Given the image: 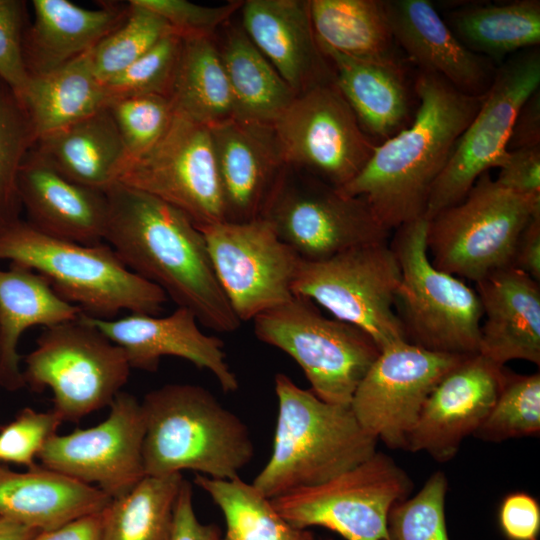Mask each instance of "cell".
<instances>
[{"label":"cell","mask_w":540,"mask_h":540,"mask_svg":"<svg viewBox=\"0 0 540 540\" xmlns=\"http://www.w3.org/2000/svg\"><path fill=\"white\" fill-rule=\"evenodd\" d=\"M105 193L104 242L122 263L207 328L236 331L241 321L217 280L200 229L170 204L122 183H114Z\"/></svg>","instance_id":"6da1fadb"},{"label":"cell","mask_w":540,"mask_h":540,"mask_svg":"<svg viewBox=\"0 0 540 540\" xmlns=\"http://www.w3.org/2000/svg\"><path fill=\"white\" fill-rule=\"evenodd\" d=\"M411 124L376 144L362 170L337 189L364 198L388 230L424 217L432 188L484 95L465 94L444 78L417 71Z\"/></svg>","instance_id":"7a4b0ae2"},{"label":"cell","mask_w":540,"mask_h":540,"mask_svg":"<svg viewBox=\"0 0 540 540\" xmlns=\"http://www.w3.org/2000/svg\"><path fill=\"white\" fill-rule=\"evenodd\" d=\"M141 408L146 476L191 470L231 480L254 456L247 425L202 386L166 384L148 392Z\"/></svg>","instance_id":"3957f363"},{"label":"cell","mask_w":540,"mask_h":540,"mask_svg":"<svg viewBox=\"0 0 540 540\" xmlns=\"http://www.w3.org/2000/svg\"><path fill=\"white\" fill-rule=\"evenodd\" d=\"M273 450L252 485L266 498L324 483L371 457L378 440L350 405L326 402L283 373L275 375Z\"/></svg>","instance_id":"277c9868"},{"label":"cell","mask_w":540,"mask_h":540,"mask_svg":"<svg viewBox=\"0 0 540 540\" xmlns=\"http://www.w3.org/2000/svg\"><path fill=\"white\" fill-rule=\"evenodd\" d=\"M43 276L87 316L113 319L121 310L159 315L166 294L129 270L106 243L84 245L45 235L20 219L0 231V261Z\"/></svg>","instance_id":"5b68a950"},{"label":"cell","mask_w":540,"mask_h":540,"mask_svg":"<svg viewBox=\"0 0 540 540\" xmlns=\"http://www.w3.org/2000/svg\"><path fill=\"white\" fill-rule=\"evenodd\" d=\"M427 228L428 220L420 217L395 229L389 244L401 273L395 310L406 339L430 351L477 354L483 319L480 299L463 279L432 264Z\"/></svg>","instance_id":"8992f818"},{"label":"cell","mask_w":540,"mask_h":540,"mask_svg":"<svg viewBox=\"0 0 540 540\" xmlns=\"http://www.w3.org/2000/svg\"><path fill=\"white\" fill-rule=\"evenodd\" d=\"M540 212V199L515 194L482 174L457 204L428 220L432 264L475 283L511 266L523 229Z\"/></svg>","instance_id":"52a82bcc"},{"label":"cell","mask_w":540,"mask_h":540,"mask_svg":"<svg viewBox=\"0 0 540 540\" xmlns=\"http://www.w3.org/2000/svg\"><path fill=\"white\" fill-rule=\"evenodd\" d=\"M131 369L125 351L81 313L75 320L44 327L24 357L22 373L25 386L52 391V410L62 422H77L110 406Z\"/></svg>","instance_id":"ba28073f"},{"label":"cell","mask_w":540,"mask_h":540,"mask_svg":"<svg viewBox=\"0 0 540 540\" xmlns=\"http://www.w3.org/2000/svg\"><path fill=\"white\" fill-rule=\"evenodd\" d=\"M254 333L288 354L320 399L350 405L360 381L380 353L358 327L324 316L311 300L294 295L256 318Z\"/></svg>","instance_id":"9c48e42d"},{"label":"cell","mask_w":540,"mask_h":540,"mask_svg":"<svg viewBox=\"0 0 540 540\" xmlns=\"http://www.w3.org/2000/svg\"><path fill=\"white\" fill-rule=\"evenodd\" d=\"M401 273L388 242L349 249L331 258L301 260L293 294L316 302L383 348L407 341L395 310Z\"/></svg>","instance_id":"30bf717a"},{"label":"cell","mask_w":540,"mask_h":540,"mask_svg":"<svg viewBox=\"0 0 540 540\" xmlns=\"http://www.w3.org/2000/svg\"><path fill=\"white\" fill-rule=\"evenodd\" d=\"M261 218L301 260L316 262L359 246L388 242L390 230L362 197L285 167Z\"/></svg>","instance_id":"8fae6325"},{"label":"cell","mask_w":540,"mask_h":540,"mask_svg":"<svg viewBox=\"0 0 540 540\" xmlns=\"http://www.w3.org/2000/svg\"><path fill=\"white\" fill-rule=\"evenodd\" d=\"M412 481L392 458L376 451L334 478L270 499L291 525L329 529L345 540H386L391 508L408 497Z\"/></svg>","instance_id":"7c38bea8"},{"label":"cell","mask_w":540,"mask_h":540,"mask_svg":"<svg viewBox=\"0 0 540 540\" xmlns=\"http://www.w3.org/2000/svg\"><path fill=\"white\" fill-rule=\"evenodd\" d=\"M539 85L540 52L536 47L515 53L497 68L479 110L432 188L424 215L427 220L459 203L482 174L500 167L508 155L515 118Z\"/></svg>","instance_id":"4fadbf2b"},{"label":"cell","mask_w":540,"mask_h":540,"mask_svg":"<svg viewBox=\"0 0 540 540\" xmlns=\"http://www.w3.org/2000/svg\"><path fill=\"white\" fill-rule=\"evenodd\" d=\"M272 127L287 166L337 189L362 170L376 146L335 79L296 95Z\"/></svg>","instance_id":"5bb4252c"},{"label":"cell","mask_w":540,"mask_h":540,"mask_svg":"<svg viewBox=\"0 0 540 540\" xmlns=\"http://www.w3.org/2000/svg\"><path fill=\"white\" fill-rule=\"evenodd\" d=\"M200 231L217 280L241 322L293 298L301 259L266 219L223 221Z\"/></svg>","instance_id":"9a60e30c"},{"label":"cell","mask_w":540,"mask_h":540,"mask_svg":"<svg viewBox=\"0 0 540 540\" xmlns=\"http://www.w3.org/2000/svg\"><path fill=\"white\" fill-rule=\"evenodd\" d=\"M117 182L170 204L198 229L225 221L210 128L176 112L161 139Z\"/></svg>","instance_id":"2e32d148"},{"label":"cell","mask_w":540,"mask_h":540,"mask_svg":"<svg viewBox=\"0 0 540 540\" xmlns=\"http://www.w3.org/2000/svg\"><path fill=\"white\" fill-rule=\"evenodd\" d=\"M465 356L430 351L408 341L383 348L350 402L359 424L389 448L405 449L427 397Z\"/></svg>","instance_id":"e0dca14e"},{"label":"cell","mask_w":540,"mask_h":540,"mask_svg":"<svg viewBox=\"0 0 540 540\" xmlns=\"http://www.w3.org/2000/svg\"><path fill=\"white\" fill-rule=\"evenodd\" d=\"M141 402L119 392L108 417L96 426L55 434L38 458L42 466L96 487L111 498L131 490L145 475Z\"/></svg>","instance_id":"ac0fdd59"},{"label":"cell","mask_w":540,"mask_h":540,"mask_svg":"<svg viewBox=\"0 0 540 540\" xmlns=\"http://www.w3.org/2000/svg\"><path fill=\"white\" fill-rule=\"evenodd\" d=\"M505 372L479 353L465 356L427 397L405 449L425 451L439 462L452 459L489 414Z\"/></svg>","instance_id":"d6986e66"},{"label":"cell","mask_w":540,"mask_h":540,"mask_svg":"<svg viewBox=\"0 0 540 540\" xmlns=\"http://www.w3.org/2000/svg\"><path fill=\"white\" fill-rule=\"evenodd\" d=\"M82 315L125 351L131 368L155 372L162 357L175 356L210 371L224 392L239 388L223 341L204 334L196 316L185 308L178 307L164 317L131 313L123 318L97 319Z\"/></svg>","instance_id":"ffe728a7"},{"label":"cell","mask_w":540,"mask_h":540,"mask_svg":"<svg viewBox=\"0 0 540 540\" xmlns=\"http://www.w3.org/2000/svg\"><path fill=\"white\" fill-rule=\"evenodd\" d=\"M210 133L225 221L261 218L286 167L272 125L233 118Z\"/></svg>","instance_id":"44dd1931"},{"label":"cell","mask_w":540,"mask_h":540,"mask_svg":"<svg viewBox=\"0 0 540 540\" xmlns=\"http://www.w3.org/2000/svg\"><path fill=\"white\" fill-rule=\"evenodd\" d=\"M389 26L396 44L418 67L436 74L459 91L484 95L497 68L467 49L427 0H385Z\"/></svg>","instance_id":"7402d4cb"},{"label":"cell","mask_w":540,"mask_h":540,"mask_svg":"<svg viewBox=\"0 0 540 540\" xmlns=\"http://www.w3.org/2000/svg\"><path fill=\"white\" fill-rule=\"evenodd\" d=\"M241 27L296 95L334 73L316 40L308 0H246Z\"/></svg>","instance_id":"603a6c76"},{"label":"cell","mask_w":540,"mask_h":540,"mask_svg":"<svg viewBox=\"0 0 540 540\" xmlns=\"http://www.w3.org/2000/svg\"><path fill=\"white\" fill-rule=\"evenodd\" d=\"M18 189L26 221L39 232L84 245L104 242L108 218L104 191L67 179L32 148L21 165Z\"/></svg>","instance_id":"cb8c5ba5"},{"label":"cell","mask_w":540,"mask_h":540,"mask_svg":"<svg viewBox=\"0 0 540 540\" xmlns=\"http://www.w3.org/2000/svg\"><path fill=\"white\" fill-rule=\"evenodd\" d=\"M484 322L478 353L504 366L512 360L540 365V286L512 267L475 283Z\"/></svg>","instance_id":"d4e9b609"},{"label":"cell","mask_w":540,"mask_h":540,"mask_svg":"<svg viewBox=\"0 0 540 540\" xmlns=\"http://www.w3.org/2000/svg\"><path fill=\"white\" fill-rule=\"evenodd\" d=\"M360 127L380 144L408 127L415 113L407 69L400 58L370 60L319 46Z\"/></svg>","instance_id":"484cf974"},{"label":"cell","mask_w":540,"mask_h":540,"mask_svg":"<svg viewBox=\"0 0 540 540\" xmlns=\"http://www.w3.org/2000/svg\"><path fill=\"white\" fill-rule=\"evenodd\" d=\"M34 18L23 37L29 77L53 71L92 50L125 19L128 4L111 2L98 9L69 0H33Z\"/></svg>","instance_id":"4316f807"},{"label":"cell","mask_w":540,"mask_h":540,"mask_svg":"<svg viewBox=\"0 0 540 540\" xmlns=\"http://www.w3.org/2000/svg\"><path fill=\"white\" fill-rule=\"evenodd\" d=\"M111 500L98 487L44 466L25 472L0 466V516L37 531L100 512Z\"/></svg>","instance_id":"83f0119b"},{"label":"cell","mask_w":540,"mask_h":540,"mask_svg":"<svg viewBox=\"0 0 540 540\" xmlns=\"http://www.w3.org/2000/svg\"><path fill=\"white\" fill-rule=\"evenodd\" d=\"M81 313L37 272L15 263L0 268V386L12 392L25 387L18 353L25 330L75 320Z\"/></svg>","instance_id":"f1b7e54d"},{"label":"cell","mask_w":540,"mask_h":540,"mask_svg":"<svg viewBox=\"0 0 540 540\" xmlns=\"http://www.w3.org/2000/svg\"><path fill=\"white\" fill-rule=\"evenodd\" d=\"M33 152L67 179L106 191L127 165L126 152L107 107L38 138Z\"/></svg>","instance_id":"f546056e"},{"label":"cell","mask_w":540,"mask_h":540,"mask_svg":"<svg viewBox=\"0 0 540 540\" xmlns=\"http://www.w3.org/2000/svg\"><path fill=\"white\" fill-rule=\"evenodd\" d=\"M38 138L88 117L108 104L91 50L48 73L29 77L20 97Z\"/></svg>","instance_id":"4dcf8cb0"},{"label":"cell","mask_w":540,"mask_h":540,"mask_svg":"<svg viewBox=\"0 0 540 540\" xmlns=\"http://www.w3.org/2000/svg\"><path fill=\"white\" fill-rule=\"evenodd\" d=\"M218 44L232 92L235 118L272 125L296 97L241 25L226 24Z\"/></svg>","instance_id":"1f68e13d"},{"label":"cell","mask_w":540,"mask_h":540,"mask_svg":"<svg viewBox=\"0 0 540 540\" xmlns=\"http://www.w3.org/2000/svg\"><path fill=\"white\" fill-rule=\"evenodd\" d=\"M169 99L174 112L209 128L235 118L215 37L182 38Z\"/></svg>","instance_id":"d6a6232c"},{"label":"cell","mask_w":540,"mask_h":540,"mask_svg":"<svg viewBox=\"0 0 540 540\" xmlns=\"http://www.w3.org/2000/svg\"><path fill=\"white\" fill-rule=\"evenodd\" d=\"M444 21L467 49L492 62L540 43L538 0L468 6Z\"/></svg>","instance_id":"836d02e7"},{"label":"cell","mask_w":540,"mask_h":540,"mask_svg":"<svg viewBox=\"0 0 540 540\" xmlns=\"http://www.w3.org/2000/svg\"><path fill=\"white\" fill-rule=\"evenodd\" d=\"M318 45L370 60L399 58L384 1L308 0Z\"/></svg>","instance_id":"e575fe53"},{"label":"cell","mask_w":540,"mask_h":540,"mask_svg":"<svg viewBox=\"0 0 540 540\" xmlns=\"http://www.w3.org/2000/svg\"><path fill=\"white\" fill-rule=\"evenodd\" d=\"M181 473L145 476L102 511V540H168Z\"/></svg>","instance_id":"d590c367"},{"label":"cell","mask_w":540,"mask_h":540,"mask_svg":"<svg viewBox=\"0 0 540 540\" xmlns=\"http://www.w3.org/2000/svg\"><path fill=\"white\" fill-rule=\"evenodd\" d=\"M194 482L224 516L226 530L221 540H317L309 529L287 522L269 498L240 477L221 480L195 474Z\"/></svg>","instance_id":"8d00e7d4"},{"label":"cell","mask_w":540,"mask_h":540,"mask_svg":"<svg viewBox=\"0 0 540 540\" xmlns=\"http://www.w3.org/2000/svg\"><path fill=\"white\" fill-rule=\"evenodd\" d=\"M34 144L33 129L20 98L0 78V231L21 219L19 172Z\"/></svg>","instance_id":"74e56055"},{"label":"cell","mask_w":540,"mask_h":540,"mask_svg":"<svg viewBox=\"0 0 540 540\" xmlns=\"http://www.w3.org/2000/svg\"><path fill=\"white\" fill-rule=\"evenodd\" d=\"M172 33L163 18L130 0L124 21L91 50L97 78L104 84Z\"/></svg>","instance_id":"f35d334b"},{"label":"cell","mask_w":540,"mask_h":540,"mask_svg":"<svg viewBox=\"0 0 540 540\" xmlns=\"http://www.w3.org/2000/svg\"><path fill=\"white\" fill-rule=\"evenodd\" d=\"M540 432V374L521 375L506 370L500 393L474 435L499 442L536 436Z\"/></svg>","instance_id":"ab89813d"},{"label":"cell","mask_w":540,"mask_h":540,"mask_svg":"<svg viewBox=\"0 0 540 540\" xmlns=\"http://www.w3.org/2000/svg\"><path fill=\"white\" fill-rule=\"evenodd\" d=\"M106 107L121 137L127 165L161 139L174 116L170 99L157 94L113 99Z\"/></svg>","instance_id":"60d3db41"},{"label":"cell","mask_w":540,"mask_h":540,"mask_svg":"<svg viewBox=\"0 0 540 540\" xmlns=\"http://www.w3.org/2000/svg\"><path fill=\"white\" fill-rule=\"evenodd\" d=\"M448 482L432 474L412 497L397 502L387 520L386 540H449L445 519Z\"/></svg>","instance_id":"b9f144b4"},{"label":"cell","mask_w":540,"mask_h":540,"mask_svg":"<svg viewBox=\"0 0 540 540\" xmlns=\"http://www.w3.org/2000/svg\"><path fill=\"white\" fill-rule=\"evenodd\" d=\"M182 38L172 33L124 71L104 83L108 102L113 99L157 94L169 98Z\"/></svg>","instance_id":"7bdbcfd3"},{"label":"cell","mask_w":540,"mask_h":540,"mask_svg":"<svg viewBox=\"0 0 540 540\" xmlns=\"http://www.w3.org/2000/svg\"><path fill=\"white\" fill-rule=\"evenodd\" d=\"M61 418L53 411L39 412L22 409L0 430V461L32 467L45 444L61 425Z\"/></svg>","instance_id":"ee69618b"},{"label":"cell","mask_w":540,"mask_h":540,"mask_svg":"<svg viewBox=\"0 0 540 540\" xmlns=\"http://www.w3.org/2000/svg\"><path fill=\"white\" fill-rule=\"evenodd\" d=\"M163 18L181 38L215 36L218 28L229 22L243 1L209 7L186 0H134Z\"/></svg>","instance_id":"f6af8a7d"},{"label":"cell","mask_w":540,"mask_h":540,"mask_svg":"<svg viewBox=\"0 0 540 540\" xmlns=\"http://www.w3.org/2000/svg\"><path fill=\"white\" fill-rule=\"evenodd\" d=\"M27 20L26 1L0 0V78L19 98L29 81L23 60Z\"/></svg>","instance_id":"bcb514c9"},{"label":"cell","mask_w":540,"mask_h":540,"mask_svg":"<svg viewBox=\"0 0 540 540\" xmlns=\"http://www.w3.org/2000/svg\"><path fill=\"white\" fill-rule=\"evenodd\" d=\"M495 179L515 194L540 199V145L508 150Z\"/></svg>","instance_id":"7dc6e473"},{"label":"cell","mask_w":540,"mask_h":540,"mask_svg":"<svg viewBox=\"0 0 540 540\" xmlns=\"http://www.w3.org/2000/svg\"><path fill=\"white\" fill-rule=\"evenodd\" d=\"M499 525L508 540H538L540 507L524 492L507 495L499 508Z\"/></svg>","instance_id":"c3c4849f"},{"label":"cell","mask_w":540,"mask_h":540,"mask_svg":"<svg viewBox=\"0 0 540 540\" xmlns=\"http://www.w3.org/2000/svg\"><path fill=\"white\" fill-rule=\"evenodd\" d=\"M221 537L217 525L199 521L193 506L192 486L183 480L176 498L168 540H221Z\"/></svg>","instance_id":"681fc988"},{"label":"cell","mask_w":540,"mask_h":540,"mask_svg":"<svg viewBox=\"0 0 540 540\" xmlns=\"http://www.w3.org/2000/svg\"><path fill=\"white\" fill-rule=\"evenodd\" d=\"M540 145V91H535L520 108L508 141V150Z\"/></svg>","instance_id":"f907efd6"},{"label":"cell","mask_w":540,"mask_h":540,"mask_svg":"<svg viewBox=\"0 0 540 540\" xmlns=\"http://www.w3.org/2000/svg\"><path fill=\"white\" fill-rule=\"evenodd\" d=\"M511 266L540 281V212L520 234Z\"/></svg>","instance_id":"816d5d0a"},{"label":"cell","mask_w":540,"mask_h":540,"mask_svg":"<svg viewBox=\"0 0 540 540\" xmlns=\"http://www.w3.org/2000/svg\"><path fill=\"white\" fill-rule=\"evenodd\" d=\"M102 511L79 517L55 529L38 531L30 540H102Z\"/></svg>","instance_id":"f5cc1de1"},{"label":"cell","mask_w":540,"mask_h":540,"mask_svg":"<svg viewBox=\"0 0 540 540\" xmlns=\"http://www.w3.org/2000/svg\"><path fill=\"white\" fill-rule=\"evenodd\" d=\"M38 531L0 516V540H30Z\"/></svg>","instance_id":"db71d44e"}]
</instances>
